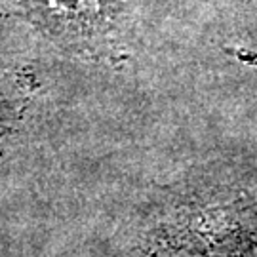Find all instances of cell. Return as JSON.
Segmentation results:
<instances>
[{
	"mask_svg": "<svg viewBox=\"0 0 257 257\" xmlns=\"http://www.w3.org/2000/svg\"><path fill=\"white\" fill-rule=\"evenodd\" d=\"M48 6L67 18H78L92 12L93 0H48Z\"/></svg>",
	"mask_w": 257,
	"mask_h": 257,
	"instance_id": "cell-1",
	"label": "cell"
}]
</instances>
